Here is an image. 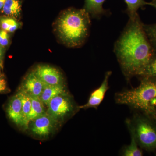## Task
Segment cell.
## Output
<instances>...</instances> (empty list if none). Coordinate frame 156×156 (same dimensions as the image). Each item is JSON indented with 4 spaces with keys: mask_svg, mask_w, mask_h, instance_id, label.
<instances>
[{
    "mask_svg": "<svg viewBox=\"0 0 156 156\" xmlns=\"http://www.w3.org/2000/svg\"><path fill=\"white\" fill-rule=\"evenodd\" d=\"M139 14L129 18L115 43L114 51L127 81L138 77L155 55Z\"/></svg>",
    "mask_w": 156,
    "mask_h": 156,
    "instance_id": "6da1fadb",
    "label": "cell"
},
{
    "mask_svg": "<svg viewBox=\"0 0 156 156\" xmlns=\"http://www.w3.org/2000/svg\"><path fill=\"white\" fill-rule=\"evenodd\" d=\"M91 22L90 15L84 9L69 8L61 12L56 20L54 32L66 46L78 48L88 38Z\"/></svg>",
    "mask_w": 156,
    "mask_h": 156,
    "instance_id": "7a4b0ae2",
    "label": "cell"
},
{
    "mask_svg": "<svg viewBox=\"0 0 156 156\" xmlns=\"http://www.w3.org/2000/svg\"><path fill=\"white\" fill-rule=\"evenodd\" d=\"M140 78L138 87L116 93L115 101L154 119L156 112V78Z\"/></svg>",
    "mask_w": 156,
    "mask_h": 156,
    "instance_id": "3957f363",
    "label": "cell"
},
{
    "mask_svg": "<svg viewBox=\"0 0 156 156\" xmlns=\"http://www.w3.org/2000/svg\"><path fill=\"white\" fill-rule=\"evenodd\" d=\"M134 131L140 148L150 152L156 151V122L152 118L141 113H136L132 119L126 120Z\"/></svg>",
    "mask_w": 156,
    "mask_h": 156,
    "instance_id": "277c9868",
    "label": "cell"
},
{
    "mask_svg": "<svg viewBox=\"0 0 156 156\" xmlns=\"http://www.w3.org/2000/svg\"><path fill=\"white\" fill-rule=\"evenodd\" d=\"M47 106V112L58 122L73 115L76 110H79L69 93L60 94L53 98Z\"/></svg>",
    "mask_w": 156,
    "mask_h": 156,
    "instance_id": "5b68a950",
    "label": "cell"
},
{
    "mask_svg": "<svg viewBox=\"0 0 156 156\" xmlns=\"http://www.w3.org/2000/svg\"><path fill=\"white\" fill-rule=\"evenodd\" d=\"M58 122V121L46 112L31 121L28 127L34 135L45 137L52 133Z\"/></svg>",
    "mask_w": 156,
    "mask_h": 156,
    "instance_id": "8992f818",
    "label": "cell"
},
{
    "mask_svg": "<svg viewBox=\"0 0 156 156\" xmlns=\"http://www.w3.org/2000/svg\"><path fill=\"white\" fill-rule=\"evenodd\" d=\"M33 72L45 84L64 83L62 73L56 68L48 65H39Z\"/></svg>",
    "mask_w": 156,
    "mask_h": 156,
    "instance_id": "52a82bcc",
    "label": "cell"
},
{
    "mask_svg": "<svg viewBox=\"0 0 156 156\" xmlns=\"http://www.w3.org/2000/svg\"><path fill=\"white\" fill-rule=\"evenodd\" d=\"M112 73L111 71H107L105 73L104 79L100 87L91 93L87 103L84 105L78 106L79 110L80 109L98 108L103 100L107 91L109 89V79Z\"/></svg>",
    "mask_w": 156,
    "mask_h": 156,
    "instance_id": "ba28073f",
    "label": "cell"
},
{
    "mask_svg": "<svg viewBox=\"0 0 156 156\" xmlns=\"http://www.w3.org/2000/svg\"><path fill=\"white\" fill-rule=\"evenodd\" d=\"M44 85L35 74L32 72L24 78L18 91L24 92L31 97L40 98Z\"/></svg>",
    "mask_w": 156,
    "mask_h": 156,
    "instance_id": "9c48e42d",
    "label": "cell"
},
{
    "mask_svg": "<svg viewBox=\"0 0 156 156\" xmlns=\"http://www.w3.org/2000/svg\"><path fill=\"white\" fill-rule=\"evenodd\" d=\"M6 112L10 120L17 126H23L22 103L19 92L13 95L9 99Z\"/></svg>",
    "mask_w": 156,
    "mask_h": 156,
    "instance_id": "30bf717a",
    "label": "cell"
},
{
    "mask_svg": "<svg viewBox=\"0 0 156 156\" xmlns=\"http://www.w3.org/2000/svg\"><path fill=\"white\" fill-rule=\"evenodd\" d=\"M68 93L64 83L57 85L45 84L40 98L45 105H48L50 100L57 95Z\"/></svg>",
    "mask_w": 156,
    "mask_h": 156,
    "instance_id": "8fae6325",
    "label": "cell"
},
{
    "mask_svg": "<svg viewBox=\"0 0 156 156\" xmlns=\"http://www.w3.org/2000/svg\"><path fill=\"white\" fill-rule=\"evenodd\" d=\"M105 0H85L83 9L89 13L90 17L100 19L103 15L108 14V11L103 9Z\"/></svg>",
    "mask_w": 156,
    "mask_h": 156,
    "instance_id": "7c38bea8",
    "label": "cell"
},
{
    "mask_svg": "<svg viewBox=\"0 0 156 156\" xmlns=\"http://www.w3.org/2000/svg\"><path fill=\"white\" fill-rule=\"evenodd\" d=\"M22 0H6L2 12L19 20L22 12Z\"/></svg>",
    "mask_w": 156,
    "mask_h": 156,
    "instance_id": "4fadbf2b",
    "label": "cell"
},
{
    "mask_svg": "<svg viewBox=\"0 0 156 156\" xmlns=\"http://www.w3.org/2000/svg\"><path fill=\"white\" fill-rule=\"evenodd\" d=\"M30 97L32 100L31 108L26 122L24 128L26 129L28 128L29 125L31 121L47 112V110L45 109V105L40 98Z\"/></svg>",
    "mask_w": 156,
    "mask_h": 156,
    "instance_id": "5bb4252c",
    "label": "cell"
},
{
    "mask_svg": "<svg viewBox=\"0 0 156 156\" xmlns=\"http://www.w3.org/2000/svg\"><path fill=\"white\" fill-rule=\"evenodd\" d=\"M131 136V141L129 145L126 146L122 151L123 156H142L143 155L141 148H140L134 131L130 125L126 123Z\"/></svg>",
    "mask_w": 156,
    "mask_h": 156,
    "instance_id": "9a60e30c",
    "label": "cell"
},
{
    "mask_svg": "<svg viewBox=\"0 0 156 156\" xmlns=\"http://www.w3.org/2000/svg\"><path fill=\"white\" fill-rule=\"evenodd\" d=\"M22 26L19 20L9 16H0V28L9 33H14Z\"/></svg>",
    "mask_w": 156,
    "mask_h": 156,
    "instance_id": "2e32d148",
    "label": "cell"
},
{
    "mask_svg": "<svg viewBox=\"0 0 156 156\" xmlns=\"http://www.w3.org/2000/svg\"><path fill=\"white\" fill-rule=\"evenodd\" d=\"M127 8L125 12L128 14L129 18L135 17L138 14L137 11L139 9H142L144 6L148 5L144 0H124Z\"/></svg>",
    "mask_w": 156,
    "mask_h": 156,
    "instance_id": "e0dca14e",
    "label": "cell"
},
{
    "mask_svg": "<svg viewBox=\"0 0 156 156\" xmlns=\"http://www.w3.org/2000/svg\"><path fill=\"white\" fill-rule=\"evenodd\" d=\"M20 98H21V103H22V109L23 124V126L25 128L26 122L30 112L32 105L31 98L28 94L18 91Z\"/></svg>",
    "mask_w": 156,
    "mask_h": 156,
    "instance_id": "ac0fdd59",
    "label": "cell"
},
{
    "mask_svg": "<svg viewBox=\"0 0 156 156\" xmlns=\"http://www.w3.org/2000/svg\"><path fill=\"white\" fill-rule=\"evenodd\" d=\"M138 77H148L156 78V55L151 59Z\"/></svg>",
    "mask_w": 156,
    "mask_h": 156,
    "instance_id": "d6986e66",
    "label": "cell"
},
{
    "mask_svg": "<svg viewBox=\"0 0 156 156\" xmlns=\"http://www.w3.org/2000/svg\"><path fill=\"white\" fill-rule=\"evenodd\" d=\"M144 27L156 55V23L151 24H144Z\"/></svg>",
    "mask_w": 156,
    "mask_h": 156,
    "instance_id": "ffe728a7",
    "label": "cell"
},
{
    "mask_svg": "<svg viewBox=\"0 0 156 156\" xmlns=\"http://www.w3.org/2000/svg\"><path fill=\"white\" fill-rule=\"evenodd\" d=\"M10 43L9 33L0 28V46L5 48L9 47Z\"/></svg>",
    "mask_w": 156,
    "mask_h": 156,
    "instance_id": "44dd1931",
    "label": "cell"
},
{
    "mask_svg": "<svg viewBox=\"0 0 156 156\" xmlns=\"http://www.w3.org/2000/svg\"><path fill=\"white\" fill-rule=\"evenodd\" d=\"M9 91L7 81L4 76H0V93H5Z\"/></svg>",
    "mask_w": 156,
    "mask_h": 156,
    "instance_id": "7402d4cb",
    "label": "cell"
},
{
    "mask_svg": "<svg viewBox=\"0 0 156 156\" xmlns=\"http://www.w3.org/2000/svg\"><path fill=\"white\" fill-rule=\"evenodd\" d=\"M5 49L0 46V64L3 65V60L5 55Z\"/></svg>",
    "mask_w": 156,
    "mask_h": 156,
    "instance_id": "603a6c76",
    "label": "cell"
},
{
    "mask_svg": "<svg viewBox=\"0 0 156 156\" xmlns=\"http://www.w3.org/2000/svg\"><path fill=\"white\" fill-rule=\"evenodd\" d=\"M6 0H0V12L2 10Z\"/></svg>",
    "mask_w": 156,
    "mask_h": 156,
    "instance_id": "cb8c5ba5",
    "label": "cell"
},
{
    "mask_svg": "<svg viewBox=\"0 0 156 156\" xmlns=\"http://www.w3.org/2000/svg\"><path fill=\"white\" fill-rule=\"evenodd\" d=\"M148 5L156 9V0H152L150 2L148 3Z\"/></svg>",
    "mask_w": 156,
    "mask_h": 156,
    "instance_id": "d4e9b609",
    "label": "cell"
},
{
    "mask_svg": "<svg viewBox=\"0 0 156 156\" xmlns=\"http://www.w3.org/2000/svg\"><path fill=\"white\" fill-rule=\"evenodd\" d=\"M3 69V65L0 64V76H4V75H3L2 71V70Z\"/></svg>",
    "mask_w": 156,
    "mask_h": 156,
    "instance_id": "484cf974",
    "label": "cell"
},
{
    "mask_svg": "<svg viewBox=\"0 0 156 156\" xmlns=\"http://www.w3.org/2000/svg\"><path fill=\"white\" fill-rule=\"evenodd\" d=\"M154 119L155 120V121L156 122V112H155V114L154 117Z\"/></svg>",
    "mask_w": 156,
    "mask_h": 156,
    "instance_id": "4316f807",
    "label": "cell"
}]
</instances>
